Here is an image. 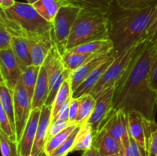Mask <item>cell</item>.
Instances as JSON below:
<instances>
[{"mask_svg":"<svg viewBox=\"0 0 157 156\" xmlns=\"http://www.w3.org/2000/svg\"><path fill=\"white\" fill-rule=\"evenodd\" d=\"M41 110V109H35L32 110L22 136L18 142V156H29L32 153Z\"/></svg>","mask_w":157,"mask_h":156,"instance_id":"13","label":"cell"},{"mask_svg":"<svg viewBox=\"0 0 157 156\" xmlns=\"http://www.w3.org/2000/svg\"><path fill=\"white\" fill-rule=\"evenodd\" d=\"M115 55L113 53V51L110 53L108 58L101 64L98 67H97L82 83L81 85L72 93V97L74 98H78L84 94H87V93H90L91 90H93L94 87L96 86L98 81L103 76L109 66L113 63V61L115 59Z\"/></svg>","mask_w":157,"mask_h":156,"instance_id":"15","label":"cell"},{"mask_svg":"<svg viewBox=\"0 0 157 156\" xmlns=\"http://www.w3.org/2000/svg\"><path fill=\"white\" fill-rule=\"evenodd\" d=\"M70 4H71L70 0H38L34 3L33 6L46 21L53 24L59 9Z\"/></svg>","mask_w":157,"mask_h":156,"instance_id":"20","label":"cell"},{"mask_svg":"<svg viewBox=\"0 0 157 156\" xmlns=\"http://www.w3.org/2000/svg\"><path fill=\"white\" fill-rule=\"evenodd\" d=\"M78 99L80 102V106L75 122L78 124H82L87 122L90 116H91L94 110L97 100L90 93L82 95L78 97Z\"/></svg>","mask_w":157,"mask_h":156,"instance_id":"24","label":"cell"},{"mask_svg":"<svg viewBox=\"0 0 157 156\" xmlns=\"http://www.w3.org/2000/svg\"><path fill=\"white\" fill-rule=\"evenodd\" d=\"M11 38L12 35L6 29L0 15V50L11 47Z\"/></svg>","mask_w":157,"mask_h":156,"instance_id":"38","label":"cell"},{"mask_svg":"<svg viewBox=\"0 0 157 156\" xmlns=\"http://www.w3.org/2000/svg\"><path fill=\"white\" fill-rule=\"evenodd\" d=\"M156 5H157V0L156 1Z\"/></svg>","mask_w":157,"mask_h":156,"instance_id":"51","label":"cell"},{"mask_svg":"<svg viewBox=\"0 0 157 156\" xmlns=\"http://www.w3.org/2000/svg\"><path fill=\"white\" fill-rule=\"evenodd\" d=\"M112 51L107 53L101 54L96 55L90 58L89 61L84 63L83 65L78 67L75 70L71 73V87L72 93L79 87L81 83L97 68L99 67L106 59L109 57Z\"/></svg>","mask_w":157,"mask_h":156,"instance_id":"14","label":"cell"},{"mask_svg":"<svg viewBox=\"0 0 157 156\" xmlns=\"http://www.w3.org/2000/svg\"><path fill=\"white\" fill-rule=\"evenodd\" d=\"M0 72L6 86L13 92L21 77V70L11 47L0 50Z\"/></svg>","mask_w":157,"mask_h":156,"instance_id":"10","label":"cell"},{"mask_svg":"<svg viewBox=\"0 0 157 156\" xmlns=\"http://www.w3.org/2000/svg\"><path fill=\"white\" fill-rule=\"evenodd\" d=\"M26 1H27V2L29 3V4L33 5L34 3H35V2H38V0H26Z\"/></svg>","mask_w":157,"mask_h":156,"instance_id":"46","label":"cell"},{"mask_svg":"<svg viewBox=\"0 0 157 156\" xmlns=\"http://www.w3.org/2000/svg\"><path fill=\"white\" fill-rule=\"evenodd\" d=\"M105 156H119V153H115V154H108V155H105Z\"/></svg>","mask_w":157,"mask_h":156,"instance_id":"47","label":"cell"},{"mask_svg":"<svg viewBox=\"0 0 157 156\" xmlns=\"http://www.w3.org/2000/svg\"><path fill=\"white\" fill-rule=\"evenodd\" d=\"M80 125H81V124L78 125L77 128L72 132L71 134L67 137V139L59 147H58L53 152L51 153L48 156H67L69 153L71 152L77 134L80 129Z\"/></svg>","mask_w":157,"mask_h":156,"instance_id":"32","label":"cell"},{"mask_svg":"<svg viewBox=\"0 0 157 156\" xmlns=\"http://www.w3.org/2000/svg\"><path fill=\"white\" fill-rule=\"evenodd\" d=\"M14 112H15V136L17 144L21 139L28 120L32 113V99L29 98L21 79L13 90Z\"/></svg>","mask_w":157,"mask_h":156,"instance_id":"8","label":"cell"},{"mask_svg":"<svg viewBox=\"0 0 157 156\" xmlns=\"http://www.w3.org/2000/svg\"><path fill=\"white\" fill-rule=\"evenodd\" d=\"M43 66L45 68L48 77L49 89L55 82L61 73L64 71V67L63 64L62 57L55 44L48 54Z\"/></svg>","mask_w":157,"mask_h":156,"instance_id":"17","label":"cell"},{"mask_svg":"<svg viewBox=\"0 0 157 156\" xmlns=\"http://www.w3.org/2000/svg\"><path fill=\"white\" fill-rule=\"evenodd\" d=\"M70 99L71 98L64 104V106L61 107V109L59 110L56 116L52 119L51 122H54L55 120H59V119L70 121L69 120V103H70Z\"/></svg>","mask_w":157,"mask_h":156,"instance_id":"42","label":"cell"},{"mask_svg":"<svg viewBox=\"0 0 157 156\" xmlns=\"http://www.w3.org/2000/svg\"><path fill=\"white\" fill-rule=\"evenodd\" d=\"M156 106H157V90L156 91Z\"/></svg>","mask_w":157,"mask_h":156,"instance_id":"49","label":"cell"},{"mask_svg":"<svg viewBox=\"0 0 157 156\" xmlns=\"http://www.w3.org/2000/svg\"><path fill=\"white\" fill-rule=\"evenodd\" d=\"M104 128L110 136L119 141L121 147L125 148L130 142L127 127V113L122 110L112 109L98 128Z\"/></svg>","mask_w":157,"mask_h":156,"instance_id":"9","label":"cell"},{"mask_svg":"<svg viewBox=\"0 0 157 156\" xmlns=\"http://www.w3.org/2000/svg\"><path fill=\"white\" fill-rule=\"evenodd\" d=\"M113 92H114V86L106 89L104 92H102L95 98L97 102L94 110L88 120L87 121V122H88L93 128L94 135L98 131L102 121L105 119L106 116L112 110Z\"/></svg>","mask_w":157,"mask_h":156,"instance_id":"11","label":"cell"},{"mask_svg":"<svg viewBox=\"0 0 157 156\" xmlns=\"http://www.w3.org/2000/svg\"><path fill=\"white\" fill-rule=\"evenodd\" d=\"M40 68L41 67L38 66L31 65L28 67L24 71L21 72L20 79L31 99H32L33 97L34 90L38 80Z\"/></svg>","mask_w":157,"mask_h":156,"instance_id":"28","label":"cell"},{"mask_svg":"<svg viewBox=\"0 0 157 156\" xmlns=\"http://www.w3.org/2000/svg\"><path fill=\"white\" fill-rule=\"evenodd\" d=\"M93 140L94 130L91 125L87 122L81 124L71 152L88 150L93 146Z\"/></svg>","mask_w":157,"mask_h":156,"instance_id":"23","label":"cell"},{"mask_svg":"<svg viewBox=\"0 0 157 156\" xmlns=\"http://www.w3.org/2000/svg\"><path fill=\"white\" fill-rule=\"evenodd\" d=\"M128 133L137 143L143 156H149V145L151 136L152 121L138 111L132 110L127 113Z\"/></svg>","mask_w":157,"mask_h":156,"instance_id":"7","label":"cell"},{"mask_svg":"<svg viewBox=\"0 0 157 156\" xmlns=\"http://www.w3.org/2000/svg\"><path fill=\"white\" fill-rule=\"evenodd\" d=\"M81 9L80 6L71 3L61 7L55 16L53 22L54 44L61 55L67 52L69 36Z\"/></svg>","mask_w":157,"mask_h":156,"instance_id":"6","label":"cell"},{"mask_svg":"<svg viewBox=\"0 0 157 156\" xmlns=\"http://www.w3.org/2000/svg\"><path fill=\"white\" fill-rule=\"evenodd\" d=\"M0 128H1L2 131L9 137L10 140L17 143L15 133L12 128L7 114L2 106L1 102H0Z\"/></svg>","mask_w":157,"mask_h":156,"instance_id":"35","label":"cell"},{"mask_svg":"<svg viewBox=\"0 0 157 156\" xmlns=\"http://www.w3.org/2000/svg\"><path fill=\"white\" fill-rule=\"evenodd\" d=\"M157 41L148 39L144 48L133 60L114 86L112 109L127 113L136 110L150 120H155L156 93L150 84V71Z\"/></svg>","mask_w":157,"mask_h":156,"instance_id":"1","label":"cell"},{"mask_svg":"<svg viewBox=\"0 0 157 156\" xmlns=\"http://www.w3.org/2000/svg\"><path fill=\"white\" fill-rule=\"evenodd\" d=\"M148 39H141L116 56L114 61L109 66L105 73L96 84L90 94L96 98L106 89L115 86L120 78L129 67L133 60L144 48Z\"/></svg>","mask_w":157,"mask_h":156,"instance_id":"5","label":"cell"},{"mask_svg":"<svg viewBox=\"0 0 157 156\" xmlns=\"http://www.w3.org/2000/svg\"><path fill=\"white\" fill-rule=\"evenodd\" d=\"M80 102L78 98L71 97L69 103V120L72 122H75L78 110H79Z\"/></svg>","mask_w":157,"mask_h":156,"instance_id":"40","label":"cell"},{"mask_svg":"<svg viewBox=\"0 0 157 156\" xmlns=\"http://www.w3.org/2000/svg\"><path fill=\"white\" fill-rule=\"evenodd\" d=\"M2 0H0V9L2 8Z\"/></svg>","mask_w":157,"mask_h":156,"instance_id":"48","label":"cell"},{"mask_svg":"<svg viewBox=\"0 0 157 156\" xmlns=\"http://www.w3.org/2000/svg\"><path fill=\"white\" fill-rule=\"evenodd\" d=\"M109 14L81 8L69 36L67 50L84 43L109 39Z\"/></svg>","mask_w":157,"mask_h":156,"instance_id":"4","label":"cell"},{"mask_svg":"<svg viewBox=\"0 0 157 156\" xmlns=\"http://www.w3.org/2000/svg\"><path fill=\"white\" fill-rule=\"evenodd\" d=\"M79 125L80 124L76 123V122L73 123L70 126L66 128L65 129L61 131V132L58 133L57 135L54 136L53 137L48 139L46 141L45 146H44V154H46V156H48L58 147H59L67 139V137L71 134L72 132L77 128V126Z\"/></svg>","mask_w":157,"mask_h":156,"instance_id":"30","label":"cell"},{"mask_svg":"<svg viewBox=\"0 0 157 156\" xmlns=\"http://www.w3.org/2000/svg\"><path fill=\"white\" fill-rule=\"evenodd\" d=\"M0 85H6L4 82V80L2 78V76L1 74V72H0Z\"/></svg>","mask_w":157,"mask_h":156,"instance_id":"45","label":"cell"},{"mask_svg":"<svg viewBox=\"0 0 157 156\" xmlns=\"http://www.w3.org/2000/svg\"><path fill=\"white\" fill-rule=\"evenodd\" d=\"M0 102H1L3 110L7 114L12 128L15 133L13 92L11 91L6 85H0Z\"/></svg>","mask_w":157,"mask_h":156,"instance_id":"26","label":"cell"},{"mask_svg":"<svg viewBox=\"0 0 157 156\" xmlns=\"http://www.w3.org/2000/svg\"><path fill=\"white\" fill-rule=\"evenodd\" d=\"M0 15L12 36L24 38L32 41H54L53 24L46 21L28 2H15L9 9H0Z\"/></svg>","mask_w":157,"mask_h":156,"instance_id":"3","label":"cell"},{"mask_svg":"<svg viewBox=\"0 0 157 156\" xmlns=\"http://www.w3.org/2000/svg\"><path fill=\"white\" fill-rule=\"evenodd\" d=\"M150 84L152 90L156 93L157 90V48L156 53H155L154 58H153V64H152L151 71H150Z\"/></svg>","mask_w":157,"mask_h":156,"instance_id":"41","label":"cell"},{"mask_svg":"<svg viewBox=\"0 0 157 156\" xmlns=\"http://www.w3.org/2000/svg\"><path fill=\"white\" fill-rule=\"evenodd\" d=\"M0 152L2 156H18V144L10 140L2 131L0 132Z\"/></svg>","mask_w":157,"mask_h":156,"instance_id":"33","label":"cell"},{"mask_svg":"<svg viewBox=\"0 0 157 156\" xmlns=\"http://www.w3.org/2000/svg\"><path fill=\"white\" fill-rule=\"evenodd\" d=\"M29 156H34V155H32V154H29Z\"/></svg>","mask_w":157,"mask_h":156,"instance_id":"50","label":"cell"},{"mask_svg":"<svg viewBox=\"0 0 157 156\" xmlns=\"http://www.w3.org/2000/svg\"><path fill=\"white\" fill-rule=\"evenodd\" d=\"M71 73V70L64 68V71L61 73V75L58 76V79H57L56 80H55V82L53 84V85H52V87H51V88L49 89L48 96L47 100H46L45 102L46 106H52L54 101H55V97H56L60 88H61V87L62 86L64 81L65 80H67V78L70 77Z\"/></svg>","mask_w":157,"mask_h":156,"instance_id":"31","label":"cell"},{"mask_svg":"<svg viewBox=\"0 0 157 156\" xmlns=\"http://www.w3.org/2000/svg\"><path fill=\"white\" fill-rule=\"evenodd\" d=\"M156 0H117V6L122 9H143L155 6Z\"/></svg>","mask_w":157,"mask_h":156,"instance_id":"34","label":"cell"},{"mask_svg":"<svg viewBox=\"0 0 157 156\" xmlns=\"http://www.w3.org/2000/svg\"><path fill=\"white\" fill-rule=\"evenodd\" d=\"M93 146L98 148L101 156L119 153L121 144L104 128H98L94 135Z\"/></svg>","mask_w":157,"mask_h":156,"instance_id":"16","label":"cell"},{"mask_svg":"<svg viewBox=\"0 0 157 156\" xmlns=\"http://www.w3.org/2000/svg\"><path fill=\"white\" fill-rule=\"evenodd\" d=\"M54 44V41H29V52H30L32 65L41 67L43 65L48 54Z\"/></svg>","mask_w":157,"mask_h":156,"instance_id":"22","label":"cell"},{"mask_svg":"<svg viewBox=\"0 0 157 156\" xmlns=\"http://www.w3.org/2000/svg\"><path fill=\"white\" fill-rule=\"evenodd\" d=\"M73 123H75V122H72L71 121L67 120H61V119H59V120H55L54 122H51V125L49 126L48 132L47 140L50 139V138L53 137L54 136L57 135L58 133L61 132V131L65 129L66 128L70 126Z\"/></svg>","mask_w":157,"mask_h":156,"instance_id":"37","label":"cell"},{"mask_svg":"<svg viewBox=\"0 0 157 156\" xmlns=\"http://www.w3.org/2000/svg\"><path fill=\"white\" fill-rule=\"evenodd\" d=\"M2 131V130H1V128H0V132H1Z\"/></svg>","mask_w":157,"mask_h":156,"instance_id":"52","label":"cell"},{"mask_svg":"<svg viewBox=\"0 0 157 156\" xmlns=\"http://www.w3.org/2000/svg\"><path fill=\"white\" fill-rule=\"evenodd\" d=\"M11 48L13 51L21 72L24 71L28 67L32 65L29 40L21 37L12 36Z\"/></svg>","mask_w":157,"mask_h":156,"instance_id":"18","label":"cell"},{"mask_svg":"<svg viewBox=\"0 0 157 156\" xmlns=\"http://www.w3.org/2000/svg\"><path fill=\"white\" fill-rule=\"evenodd\" d=\"M113 49V42L110 39L98 40L76 46L68 50L75 53L89 54H101L112 51Z\"/></svg>","mask_w":157,"mask_h":156,"instance_id":"21","label":"cell"},{"mask_svg":"<svg viewBox=\"0 0 157 156\" xmlns=\"http://www.w3.org/2000/svg\"><path fill=\"white\" fill-rule=\"evenodd\" d=\"M15 2L16 1L15 0H2V6L1 9L6 10V9H9L15 4Z\"/></svg>","mask_w":157,"mask_h":156,"instance_id":"44","label":"cell"},{"mask_svg":"<svg viewBox=\"0 0 157 156\" xmlns=\"http://www.w3.org/2000/svg\"><path fill=\"white\" fill-rule=\"evenodd\" d=\"M130 142L125 148L121 147L119 151V156H143L141 150L136 141L129 135Z\"/></svg>","mask_w":157,"mask_h":156,"instance_id":"36","label":"cell"},{"mask_svg":"<svg viewBox=\"0 0 157 156\" xmlns=\"http://www.w3.org/2000/svg\"><path fill=\"white\" fill-rule=\"evenodd\" d=\"M71 96L72 90L71 87V79L69 77L64 81L54 101L52 108V120L56 116L61 107Z\"/></svg>","mask_w":157,"mask_h":156,"instance_id":"29","label":"cell"},{"mask_svg":"<svg viewBox=\"0 0 157 156\" xmlns=\"http://www.w3.org/2000/svg\"><path fill=\"white\" fill-rule=\"evenodd\" d=\"M149 156H157V123L152 121L151 136L149 145Z\"/></svg>","mask_w":157,"mask_h":156,"instance_id":"39","label":"cell"},{"mask_svg":"<svg viewBox=\"0 0 157 156\" xmlns=\"http://www.w3.org/2000/svg\"><path fill=\"white\" fill-rule=\"evenodd\" d=\"M72 4L81 8L101 11L110 15L113 11L117 0H70Z\"/></svg>","mask_w":157,"mask_h":156,"instance_id":"25","label":"cell"},{"mask_svg":"<svg viewBox=\"0 0 157 156\" xmlns=\"http://www.w3.org/2000/svg\"><path fill=\"white\" fill-rule=\"evenodd\" d=\"M52 106L46 105L41 108L36 136L31 153L34 156H46L44 154V146L52 121Z\"/></svg>","mask_w":157,"mask_h":156,"instance_id":"12","label":"cell"},{"mask_svg":"<svg viewBox=\"0 0 157 156\" xmlns=\"http://www.w3.org/2000/svg\"><path fill=\"white\" fill-rule=\"evenodd\" d=\"M81 156H101L100 154L99 151H98V148H96L95 147L92 146L91 148H89L88 150H86L84 151L83 154Z\"/></svg>","mask_w":157,"mask_h":156,"instance_id":"43","label":"cell"},{"mask_svg":"<svg viewBox=\"0 0 157 156\" xmlns=\"http://www.w3.org/2000/svg\"><path fill=\"white\" fill-rule=\"evenodd\" d=\"M155 6L143 9L113 11L109 19V39L113 42L115 57L141 39H147L145 33L154 15Z\"/></svg>","mask_w":157,"mask_h":156,"instance_id":"2","label":"cell"},{"mask_svg":"<svg viewBox=\"0 0 157 156\" xmlns=\"http://www.w3.org/2000/svg\"><path fill=\"white\" fill-rule=\"evenodd\" d=\"M49 93V82L47 72L44 66H41L38 80L34 90L33 97L32 99V108L41 109L45 105Z\"/></svg>","mask_w":157,"mask_h":156,"instance_id":"19","label":"cell"},{"mask_svg":"<svg viewBox=\"0 0 157 156\" xmlns=\"http://www.w3.org/2000/svg\"><path fill=\"white\" fill-rule=\"evenodd\" d=\"M96 55L98 54L75 53V52L67 50L64 54L61 55V57H62V61L64 68L72 72Z\"/></svg>","mask_w":157,"mask_h":156,"instance_id":"27","label":"cell"}]
</instances>
